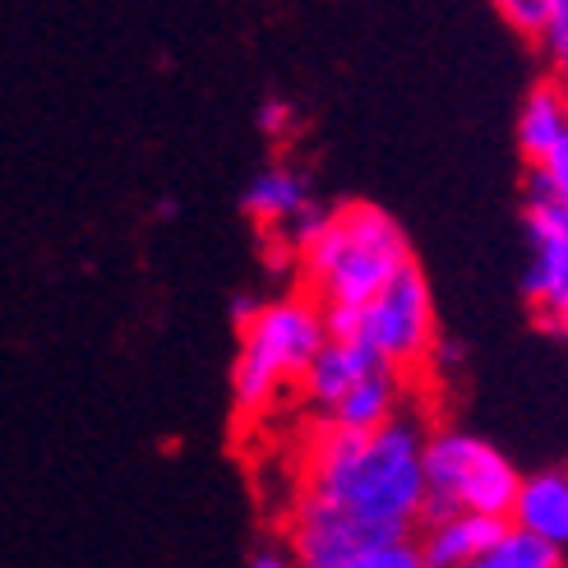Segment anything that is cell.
<instances>
[{
  "instance_id": "obj_1",
  "label": "cell",
  "mask_w": 568,
  "mask_h": 568,
  "mask_svg": "<svg viewBox=\"0 0 568 568\" xmlns=\"http://www.w3.org/2000/svg\"><path fill=\"white\" fill-rule=\"evenodd\" d=\"M425 425L412 416H388L371 430L320 420L305 439L301 490L347 514L420 527L425 514Z\"/></svg>"
},
{
  "instance_id": "obj_2",
  "label": "cell",
  "mask_w": 568,
  "mask_h": 568,
  "mask_svg": "<svg viewBox=\"0 0 568 568\" xmlns=\"http://www.w3.org/2000/svg\"><path fill=\"white\" fill-rule=\"evenodd\" d=\"M305 292L320 305H365L384 282L412 264V241L388 209L347 199L292 245Z\"/></svg>"
},
{
  "instance_id": "obj_3",
  "label": "cell",
  "mask_w": 568,
  "mask_h": 568,
  "mask_svg": "<svg viewBox=\"0 0 568 568\" xmlns=\"http://www.w3.org/2000/svg\"><path fill=\"white\" fill-rule=\"evenodd\" d=\"M232 320L241 333V347L232 361V397L241 416H268L287 388L301 384L305 365L324 347V305L296 292L273 301H236Z\"/></svg>"
},
{
  "instance_id": "obj_4",
  "label": "cell",
  "mask_w": 568,
  "mask_h": 568,
  "mask_svg": "<svg viewBox=\"0 0 568 568\" xmlns=\"http://www.w3.org/2000/svg\"><path fill=\"white\" fill-rule=\"evenodd\" d=\"M324 328L328 337H361L365 347H375L397 371H416L430 361V347L439 337V310L430 277L412 260L397 268L384 287L365 305H324Z\"/></svg>"
},
{
  "instance_id": "obj_5",
  "label": "cell",
  "mask_w": 568,
  "mask_h": 568,
  "mask_svg": "<svg viewBox=\"0 0 568 568\" xmlns=\"http://www.w3.org/2000/svg\"><path fill=\"white\" fill-rule=\"evenodd\" d=\"M425 518L439 514H490V518H508V504L518 495L523 471L514 467V458L467 430H435L425 435Z\"/></svg>"
},
{
  "instance_id": "obj_6",
  "label": "cell",
  "mask_w": 568,
  "mask_h": 568,
  "mask_svg": "<svg viewBox=\"0 0 568 568\" xmlns=\"http://www.w3.org/2000/svg\"><path fill=\"white\" fill-rule=\"evenodd\" d=\"M412 531L416 527L361 518V514H347V508L324 504L301 490L287 518V550H292V564H305V568H365V559L379 546L397 541V536H412Z\"/></svg>"
},
{
  "instance_id": "obj_7",
  "label": "cell",
  "mask_w": 568,
  "mask_h": 568,
  "mask_svg": "<svg viewBox=\"0 0 568 568\" xmlns=\"http://www.w3.org/2000/svg\"><path fill=\"white\" fill-rule=\"evenodd\" d=\"M527 250L531 264L523 273V292L536 324L564 337L568 320V209L559 199H527Z\"/></svg>"
},
{
  "instance_id": "obj_8",
  "label": "cell",
  "mask_w": 568,
  "mask_h": 568,
  "mask_svg": "<svg viewBox=\"0 0 568 568\" xmlns=\"http://www.w3.org/2000/svg\"><path fill=\"white\" fill-rule=\"evenodd\" d=\"M241 213L264 226V232H287V241L296 245L310 226L324 217V204H315L310 194V181L296 172V166H264L241 194Z\"/></svg>"
},
{
  "instance_id": "obj_9",
  "label": "cell",
  "mask_w": 568,
  "mask_h": 568,
  "mask_svg": "<svg viewBox=\"0 0 568 568\" xmlns=\"http://www.w3.org/2000/svg\"><path fill=\"white\" fill-rule=\"evenodd\" d=\"M499 527H504V518L467 514V508H458V514L425 518L420 536H416L420 568H476Z\"/></svg>"
},
{
  "instance_id": "obj_10",
  "label": "cell",
  "mask_w": 568,
  "mask_h": 568,
  "mask_svg": "<svg viewBox=\"0 0 568 568\" xmlns=\"http://www.w3.org/2000/svg\"><path fill=\"white\" fill-rule=\"evenodd\" d=\"M403 397H407V371H397L393 361H375L356 375V384L337 397V403L320 416L333 425H347V430H371V425L388 420L403 412Z\"/></svg>"
},
{
  "instance_id": "obj_11",
  "label": "cell",
  "mask_w": 568,
  "mask_h": 568,
  "mask_svg": "<svg viewBox=\"0 0 568 568\" xmlns=\"http://www.w3.org/2000/svg\"><path fill=\"white\" fill-rule=\"evenodd\" d=\"M508 523L536 531L559 555H568V467H546L523 476L514 504H508Z\"/></svg>"
},
{
  "instance_id": "obj_12",
  "label": "cell",
  "mask_w": 568,
  "mask_h": 568,
  "mask_svg": "<svg viewBox=\"0 0 568 568\" xmlns=\"http://www.w3.org/2000/svg\"><path fill=\"white\" fill-rule=\"evenodd\" d=\"M564 139H568V102H564L559 79L550 74L541 83H531V93L518 106V153L527 166H536V162H546Z\"/></svg>"
},
{
  "instance_id": "obj_13",
  "label": "cell",
  "mask_w": 568,
  "mask_h": 568,
  "mask_svg": "<svg viewBox=\"0 0 568 568\" xmlns=\"http://www.w3.org/2000/svg\"><path fill=\"white\" fill-rule=\"evenodd\" d=\"M568 555H559L550 541H541L536 531L518 527V523H508L495 531V541L486 546V555H480L476 568H559Z\"/></svg>"
},
{
  "instance_id": "obj_14",
  "label": "cell",
  "mask_w": 568,
  "mask_h": 568,
  "mask_svg": "<svg viewBox=\"0 0 568 568\" xmlns=\"http://www.w3.org/2000/svg\"><path fill=\"white\" fill-rule=\"evenodd\" d=\"M536 42L546 47L550 74H564V70H568V0H550L546 28H541V38H536Z\"/></svg>"
},
{
  "instance_id": "obj_15",
  "label": "cell",
  "mask_w": 568,
  "mask_h": 568,
  "mask_svg": "<svg viewBox=\"0 0 568 568\" xmlns=\"http://www.w3.org/2000/svg\"><path fill=\"white\" fill-rule=\"evenodd\" d=\"M490 6L499 10V19L514 28V33H523V38H541L550 0H490Z\"/></svg>"
},
{
  "instance_id": "obj_16",
  "label": "cell",
  "mask_w": 568,
  "mask_h": 568,
  "mask_svg": "<svg viewBox=\"0 0 568 568\" xmlns=\"http://www.w3.org/2000/svg\"><path fill=\"white\" fill-rule=\"evenodd\" d=\"M260 130L268 139H292L296 134V106L292 102H282V98H268L260 106Z\"/></svg>"
},
{
  "instance_id": "obj_17",
  "label": "cell",
  "mask_w": 568,
  "mask_h": 568,
  "mask_svg": "<svg viewBox=\"0 0 568 568\" xmlns=\"http://www.w3.org/2000/svg\"><path fill=\"white\" fill-rule=\"evenodd\" d=\"M536 166H541V176L550 185V199H559V204L568 209V139H564V144L546 162H536Z\"/></svg>"
},
{
  "instance_id": "obj_18",
  "label": "cell",
  "mask_w": 568,
  "mask_h": 568,
  "mask_svg": "<svg viewBox=\"0 0 568 568\" xmlns=\"http://www.w3.org/2000/svg\"><path fill=\"white\" fill-rule=\"evenodd\" d=\"M250 564H254V568H282V564H292V555H282V550H260Z\"/></svg>"
},
{
  "instance_id": "obj_19",
  "label": "cell",
  "mask_w": 568,
  "mask_h": 568,
  "mask_svg": "<svg viewBox=\"0 0 568 568\" xmlns=\"http://www.w3.org/2000/svg\"><path fill=\"white\" fill-rule=\"evenodd\" d=\"M555 79H559V89H564V102H568V70H564V74H555Z\"/></svg>"
}]
</instances>
